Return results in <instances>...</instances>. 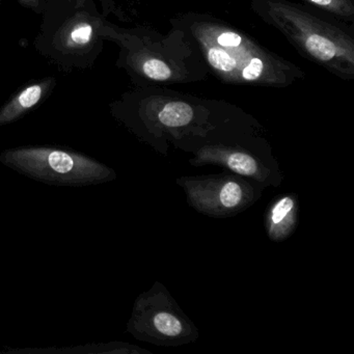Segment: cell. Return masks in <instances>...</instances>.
<instances>
[{"instance_id":"obj_1","label":"cell","mask_w":354,"mask_h":354,"mask_svg":"<svg viewBox=\"0 0 354 354\" xmlns=\"http://www.w3.org/2000/svg\"><path fill=\"white\" fill-rule=\"evenodd\" d=\"M37 50L65 69L92 67L102 50L106 20L94 0H44Z\"/></svg>"},{"instance_id":"obj_2","label":"cell","mask_w":354,"mask_h":354,"mask_svg":"<svg viewBox=\"0 0 354 354\" xmlns=\"http://www.w3.org/2000/svg\"><path fill=\"white\" fill-rule=\"evenodd\" d=\"M5 167L41 183L84 187L113 181L117 174L104 163L69 148L28 146L0 153Z\"/></svg>"},{"instance_id":"obj_3","label":"cell","mask_w":354,"mask_h":354,"mask_svg":"<svg viewBox=\"0 0 354 354\" xmlns=\"http://www.w3.org/2000/svg\"><path fill=\"white\" fill-rule=\"evenodd\" d=\"M265 9V16L308 57L325 67L353 73V44L341 30L283 0H269Z\"/></svg>"},{"instance_id":"obj_4","label":"cell","mask_w":354,"mask_h":354,"mask_svg":"<svg viewBox=\"0 0 354 354\" xmlns=\"http://www.w3.org/2000/svg\"><path fill=\"white\" fill-rule=\"evenodd\" d=\"M198 38L209 65L223 80L236 84L272 82V57L239 32L205 26L198 30Z\"/></svg>"},{"instance_id":"obj_5","label":"cell","mask_w":354,"mask_h":354,"mask_svg":"<svg viewBox=\"0 0 354 354\" xmlns=\"http://www.w3.org/2000/svg\"><path fill=\"white\" fill-rule=\"evenodd\" d=\"M127 331L140 341L165 347H178L198 339L196 325L159 283L136 298Z\"/></svg>"},{"instance_id":"obj_6","label":"cell","mask_w":354,"mask_h":354,"mask_svg":"<svg viewBox=\"0 0 354 354\" xmlns=\"http://www.w3.org/2000/svg\"><path fill=\"white\" fill-rule=\"evenodd\" d=\"M177 183L185 192L190 207L216 218L234 216L260 198L250 182L233 174L183 177Z\"/></svg>"},{"instance_id":"obj_7","label":"cell","mask_w":354,"mask_h":354,"mask_svg":"<svg viewBox=\"0 0 354 354\" xmlns=\"http://www.w3.org/2000/svg\"><path fill=\"white\" fill-rule=\"evenodd\" d=\"M192 165H219L233 171L236 175L265 182L270 177V169L248 153L223 147H205L196 153V158L190 159Z\"/></svg>"},{"instance_id":"obj_8","label":"cell","mask_w":354,"mask_h":354,"mask_svg":"<svg viewBox=\"0 0 354 354\" xmlns=\"http://www.w3.org/2000/svg\"><path fill=\"white\" fill-rule=\"evenodd\" d=\"M299 217L297 194L279 196L267 207L265 212V229L271 241L287 240L295 232Z\"/></svg>"},{"instance_id":"obj_9","label":"cell","mask_w":354,"mask_h":354,"mask_svg":"<svg viewBox=\"0 0 354 354\" xmlns=\"http://www.w3.org/2000/svg\"><path fill=\"white\" fill-rule=\"evenodd\" d=\"M55 84V80L49 77L34 82L19 91L0 109V127L21 119L28 111L40 104Z\"/></svg>"},{"instance_id":"obj_10","label":"cell","mask_w":354,"mask_h":354,"mask_svg":"<svg viewBox=\"0 0 354 354\" xmlns=\"http://www.w3.org/2000/svg\"><path fill=\"white\" fill-rule=\"evenodd\" d=\"M7 353H47V354H140L151 353L148 350L142 349L130 344L122 342H111L104 344H88L84 346L68 348H46V349H7Z\"/></svg>"},{"instance_id":"obj_11","label":"cell","mask_w":354,"mask_h":354,"mask_svg":"<svg viewBox=\"0 0 354 354\" xmlns=\"http://www.w3.org/2000/svg\"><path fill=\"white\" fill-rule=\"evenodd\" d=\"M194 109L187 103L174 101L167 103L158 113V120L167 127H183L194 119Z\"/></svg>"},{"instance_id":"obj_12","label":"cell","mask_w":354,"mask_h":354,"mask_svg":"<svg viewBox=\"0 0 354 354\" xmlns=\"http://www.w3.org/2000/svg\"><path fill=\"white\" fill-rule=\"evenodd\" d=\"M304 1H308L318 7L319 9L341 17L352 18L354 15V8L351 0H304Z\"/></svg>"},{"instance_id":"obj_13","label":"cell","mask_w":354,"mask_h":354,"mask_svg":"<svg viewBox=\"0 0 354 354\" xmlns=\"http://www.w3.org/2000/svg\"><path fill=\"white\" fill-rule=\"evenodd\" d=\"M142 71L145 76L156 82H165L173 76L169 66L158 59H147L142 63Z\"/></svg>"},{"instance_id":"obj_14","label":"cell","mask_w":354,"mask_h":354,"mask_svg":"<svg viewBox=\"0 0 354 354\" xmlns=\"http://www.w3.org/2000/svg\"><path fill=\"white\" fill-rule=\"evenodd\" d=\"M22 7L26 9L32 10L38 14H42L43 7H44V0H18Z\"/></svg>"}]
</instances>
